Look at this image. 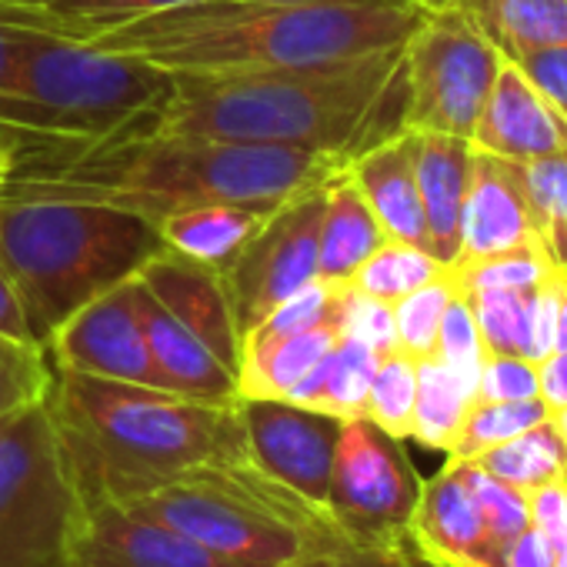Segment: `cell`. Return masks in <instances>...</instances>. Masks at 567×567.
<instances>
[{
	"label": "cell",
	"mask_w": 567,
	"mask_h": 567,
	"mask_svg": "<svg viewBox=\"0 0 567 567\" xmlns=\"http://www.w3.org/2000/svg\"><path fill=\"white\" fill-rule=\"evenodd\" d=\"M408 534L434 567H494L501 554L487 537L467 481V461L461 457H447V464L421 484Z\"/></svg>",
	"instance_id": "cell-16"
},
{
	"label": "cell",
	"mask_w": 567,
	"mask_h": 567,
	"mask_svg": "<svg viewBox=\"0 0 567 567\" xmlns=\"http://www.w3.org/2000/svg\"><path fill=\"white\" fill-rule=\"evenodd\" d=\"M0 334L11 338V341H21V344H38V338L31 331V321L24 315V305L18 298V288H14V280L8 277L4 264H0Z\"/></svg>",
	"instance_id": "cell-47"
},
{
	"label": "cell",
	"mask_w": 567,
	"mask_h": 567,
	"mask_svg": "<svg viewBox=\"0 0 567 567\" xmlns=\"http://www.w3.org/2000/svg\"><path fill=\"white\" fill-rule=\"evenodd\" d=\"M421 477L401 441L368 417L341 421L328 511L358 544H411L408 524L421 497Z\"/></svg>",
	"instance_id": "cell-10"
},
{
	"label": "cell",
	"mask_w": 567,
	"mask_h": 567,
	"mask_svg": "<svg viewBox=\"0 0 567 567\" xmlns=\"http://www.w3.org/2000/svg\"><path fill=\"white\" fill-rule=\"evenodd\" d=\"M157 224L97 200L8 184L0 194V264L38 344L78 308L131 280L161 250Z\"/></svg>",
	"instance_id": "cell-5"
},
{
	"label": "cell",
	"mask_w": 567,
	"mask_h": 567,
	"mask_svg": "<svg viewBox=\"0 0 567 567\" xmlns=\"http://www.w3.org/2000/svg\"><path fill=\"white\" fill-rule=\"evenodd\" d=\"M530 527H537L557 550L567 547V481L540 484L527 491Z\"/></svg>",
	"instance_id": "cell-45"
},
{
	"label": "cell",
	"mask_w": 567,
	"mask_h": 567,
	"mask_svg": "<svg viewBox=\"0 0 567 567\" xmlns=\"http://www.w3.org/2000/svg\"><path fill=\"white\" fill-rule=\"evenodd\" d=\"M48 408L81 507L141 501L190 467L247 457L237 401L54 371Z\"/></svg>",
	"instance_id": "cell-4"
},
{
	"label": "cell",
	"mask_w": 567,
	"mask_h": 567,
	"mask_svg": "<svg viewBox=\"0 0 567 567\" xmlns=\"http://www.w3.org/2000/svg\"><path fill=\"white\" fill-rule=\"evenodd\" d=\"M348 174L381 220L388 240L427 250V224L414 171V137L401 131L348 161Z\"/></svg>",
	"instance_id": "cell-19"
},
{
	"label": "cell",
	"mask_w": 567,
	"mask_h": 567,
	"mask_svg": "<svg viewBox=\"0 0 567 567\" xmlns=\"http://www.w3.org/2000/svg\"><path fill=\"white\" fill-rule=\"evenodd\" d=\"M550 260L540 244L517 247L487 257H457L447 264V277L454 280L457 295H484V291H514V288H537L550 274Z\"/></svg>",
	"instance_id": "cell-32"
},
{
	"label": "cell",
	"mask_w": 567,
	"mask_h": 567,
	"mask_svg": "<svg viewBox=\"0 0 567 567\" xmlns=\"http://www.w3.org/2000/svg\"><path fill=\"white\" fill-rule=\"evenodd\" d=\"M341 298H344V284L315 277L311 284H305L301 291H295L291 298H284L277 308H270L240 338V351L264 348V344H274V341H284V338H295V334H305V331L321 328V324H331V321L338 324Z\"/></svg>",
	"instance_id": "cell-30"
},
{
	"label": "cell",
	"mask_w": 567,
	"mask_h": 567,
	"mask_svg": "<svg viewBox=\"0 0 567 567\" xmlns=\"http://www.w3.org/2000/svg\"><path fill=\"white\" fill-rule=\"evenodd\" d=\"M471 147L527 164L567 151V121L504 58L471 131Z\"/></svg>",
	"instance_id": "cell-18"
},
{
	"label": "cell",
	"mask_w": 567,
	"mask_h": 567,
	"mask_svg": "<svg viewBox=\"0 0 567 567\" xmlns=\"http://www.w3.org/2000/svg\"><path fill=\"white\" fill-rule=\"evenodd\" d=\"M537 398L547 404V411L567 404V351H550L544 361H537Z\"/></svg>",
	"instance_id": "cell-48"
},
{
	"label": "cell",
	"mask_w": 567,
	"mask_h": 567,
	"mask_svg": "<svg viewBox=\"0 0 567 567\" xmlns=\"http://www.w3.org/2000/svg\"><path fill=\"white\" fill-rule=\"evenodd\" d=\"M270 210L274 207L257 204H200L174 210L154 224L167 250L197 260L210 270H224L237 257V250L257 234Z\"/></svg>",
	"instance_id": "cell-23"
},
{
	"label": "cell",
	"mask_w": 567,
	"mask_h": 567,
	"mask_svg": "<svg viewBox=\"0 0 567 567\" xmlns=\"http://www.w3.org/2000/svg\"><path fill=\"white\" fill-rule=\"evenodd\" d=\"M78 514L48 398L0 417V567H68Z\"/></svg>",
	"instance_id": "cell-8"
},
{
	"label": "cell",
	"mask_w": 567,
	"mask_h": 567,
	"mask_svg": "<svg viewBox=\"0 0 567 567\" xmlns=\"http://www.w3.org/2000/svg\"><path fill=\"white\" fill-rule=\"evenodd\" d=\"M411 137L427 224V254L447 267L461 254V207L471 174V141L431 131H411Z\"/></svg>",
	"instance_id": "cell-20"
},
{
	"label": "cell",
	"mask_w": 567,
	"mask_h": 567,
	"mask_svg": "<svg viewBox=\"0 0 567 567\" xmlns=\"http://www.w3.org/2000/svg\"><path fill=\"white\" fill-rule=\"evenodd\" d=\"M288 567H434L414 544H358L348 540L334 550L311 554Z\"/></svg>",
	"instance_id": "cell-41"
},
{
	"label": "cell",
	"mask_w": 567,
	"mask_h": 567,
	"mask_svg": "<svg viewBox=\"0 0 567 567\" xmlns=\"http://www.w3.org/2000/svg\"><path fill=\"white\" fill-rule=\"evenodd\" d=\"M247 457L315 504L328 501L341 421L280 398H237ZM328 507V504H324Z\"/></svg>",
	"instance_id": "cell-13"
},
{
	"label": "cell",
	"mask_w": 567,
	"mask_h": 567,
	"mask_svg": "<svg viewBox=\"0 0 567 567\" xmlns=\"http://www.w3.org/2000/svg\"><path fill=\"white\" fill-rule=\"evenodd\" d=\"M554 351H567V274H560L557 318H554Z\"/></svg>",
	"instance_id": "cell-50"
},
{
	"label": "cell",
	"mask_w": 567,
	"mask_h": 567,
	"mask_svg": "<svg viewBox=\"0 0 567 567\" xmlns=\"http://www.w3.org/2000/svg\"><path fill=\"white\" fill-rule=\"evenodd\" d=\"M434 358L441 364H447L457 378H464L477 391V374H481V364H484V341H481L474 311H471L464 295H454L444 318H441Z\"/></svg>",
	"instance_id": "cell-38"
},
{
	"label": "cell",
	"mask_w": 567,
	"mask_h": 567,
	"mask_svg": "<svg viewBox=\"0 0 567 567\" xmlns=\"http://www.w3.org/2000/svg\"><path fill=\"white\" fill-rule=\"evenodd\" d=\"M328 177L305 184L291 197H284L264 217L257 234L237 250V257L224 270H217L240 338L270 308H277L284 298H291L295 291H301L305 284H311L318 277L324 181Z\"/></svg>",
	"instance_id": "cell-11"
},
{
	"label": "cell",
	"mask_w": 567,
	"mask_h": 567,
	"mask_svg": "<svg viewBox=\"0 0 567 567\" xmlns=\"http://www.w3.org/2000/svg\"><path fill=\"white\" fill-rule=\"evenodd\" d=\"M134 277L174 321H181L194 338H200L207 351L237 378L240 331L217 270L161 247L151 260L141 264Z\"/></svg>",
	"instance_id": "cell-15"
},
{
	"label": "cell",
	"mask_w": 567,
	"mask_h": 567,
	"mask_svg": "<svg viewBox=\"0 0 567 567\" xmlns=\"http://www.w3.org/2000/svg\"><path fill=\"white\" fill-rule=\"evenodd\" d=\"M24 154H28V144H24L18 134H11V131L0 127V194H4L8 184L14 181V174H18Z\"/></svg>",
	"instance_id": "cell-49"
},
{
	"label": "cell",
	"mask_w": 567,
	"mask_h": 567,
	"mask_svg": "<svg viewBox=\"0 0 567 567\" xmlns=\"http://www.w3.org/2000/svg\"><path fill=\"white\" fill-rule=\"evenodd\" d=\"M554 567H567V547H560V550H557V557H554Z\"/></svg>",
	"instance_id": "cell-52"
},
{
	"label": "cell",
	"mask_w": 567,
	"mask_h": 567,
	"mask_svg": "<svg viewBox=\"0 0 567 567\" xmlns=\"http://www.w3.org/2000/svg\"><path fill=\"white\" fill-rule=\"evenodd\" d=\"M550 411L540 398L534 401H474L464 414V424L447 451V457L474 461L484 451L530 431L534 424L547 421Z\"/></svg>",
	"instance_id": "cell-33"
},
{
	"label": "cell",
	"mask_w": 567,
	"mask_h": 567,
	"mask_svg": "<svg viewBox=\"0 0 567 567\" xmlns=\"http://www.w3.org/2000/svg\"><path fill=\"white\" fill-rule=\"evenodd\" d=\"M530 220L554 270L567 274V151L524 164Z\"/></svg>",
	"instance_id": "cell-28"
},
{
	"label": "cell",
	"mask_w": 567,
	"mask_h": 567,
	"mask_svg": "<svg viewBox=\"0 0 567 567\" xmlns=\"http://www.w3.org/2000/svg\"><path fill=\"white\" fill-rule=\"evenodd\" d=\"M474 388L457 378L437 358L417 361V401H414V427L411 437L431 451H451L467 408L474 404Z\"/></svg>",
	"instance_id": "cell-26"
},
{
	"label": "cell",
	"mask_w": 567,
	"mask_h": 567,
	"mask_svg": "<svg viewBox=\"0 0 567 567\" xmlns=\"http://www.w3.org/2000/svg\"><path fill=\"white\" fill-rule=\"evenodd\" d=\"M474 464L524 494L540 484L567 481V447H564L557 427L550 424V417L534 424L530 431L484 451L481 457H474Z\"/></svg>",
	"instance_id": "cell-27"
},
{
	"label": "cell",
	"mask_w": 567,
	"mask_h": 567,
	"mask_svg": "<svg viewBox=\"0 0 567 567\" xmlns=\"http://www.w3.org/2000/svg\"><path fill=\"white\" fill-rule=\"evenodd\" d=\"M137 308L144 338L151 348V361L167 391L210 401V404H234L237 401V378L227 371L200 338H194L181 321H174L137 280Z\"/></svg>",
	"instance_id": "cell-21"
},
{
	"label": "cell",
	"mask_w": 567,
	"mask_h": 567,
	"mask_svg": "<svg viewBox=\"0 0 567 567\" xmlns=\"http://www.w3.org/2000/svg\"><path fill=\"white\" fill-rule=\"evenodd\" d=\"M54 381V364L41 344H21L0 334V417L44 401Z\"/></svg>",
	"instance_id": "cell-37"
},
{
	"label": "cell",
	"mask_w": 567,
	"mask_h": 567,
	"mask_svg": "<svg viewBox=\"0 0 567 567\" xmlns=\"http://www.w3.org/2000/svg\"><path fill=\"white\" fill-rule=\"evenodd\" d=\"M341 338H354L368 344L378 358L398 351V328H394V305L374 301L358 295L351 284H344V298L338 311Z\"/></svg>",
	"instance_id": "cell-40"
},
{
	"label": "cell",
	"mask_w": 567,
	"mask_h": 567,
	"mask_svg": "<svg viewBox=\"0 0 567 567\" xmlns=\"http://www.w3.org/2000/svg\"><path fill=\"white\" fill-rule=\"evenodd\" d=\"M550 424L557 427V434H560V441H564V447H567V404L557 408V411H550Z\"/></svg>",
	"instance_id": "cell-51"
},
{
	"label": "cell",
	"mask_w": 567,
	"mask_h": 567,
	"mask_svg": "<svg viewBox=\"0 0 567 567\" xmlns=\"http://www.w3.org/2000/svg\"><path fill=\"white\" fill-rule=\"evenodd\" d=\"M444 274V264L437 257H431L421 247L401 244V240H384L361 267L358 274L348 280L351 288L364 298L384 301V305H398L401 298H408L411 291L424 288V284L437 280Z\"/></svg>",
	"instance_id": "cell-29"
},
{
	"label": "cell",
	"mask_w": 567,
	"mask_h": 567,
	"mask_svg": "<svg viewBox=\"0 0 567 567\" xmlns=\"http://www.w3.org/2000/svg\"><path fill=\"white\" fill-rule=\"evenodd\" d=\"M137 504L237 567H288L351 540L324 504L250 457L190 467Z\"/></svg>",
	"instance_id": "cell-6"
},
{
	"label": "cell",
	"mask_w": 567,
	"mask_h": 567,
	"mask_svg": "<svg viewBox=\"0 0 567 567\" xmlns=\"http://www.w3.org/2000/svg\"><path fill=\"white\" fill-rule=\"evenodd\" d=\"M41 31H24L14 24H0V127L18 134L14 127V84H18V64L31 38ZM21 137V134H18Z\"/></svg>",
	"instance_id": "cell-44"
},
{
	"label": "cell",
	"mask_w": 567,
	"mask_h": 567,
	"mask_svg": "<svg viewBox=\"0 0 567 567\" xmlns=\"http://www.w3.org/2000/svg\"><path fill=\"white\" fill-rule=\"evenodd\" d=\"M454 295H457V288H454V280L447 277V267H444V274L437 280H431V284H424V288L411 291L408 298H401L394 305L398 351L411 354L414 361L434 358L437 328H441V318H444Z\"/></svg>",
	"instance_id": "cell-36"
},
{
	"label": "cell",
	"mask_w": 567,
	"mask_h": 567,
	"mask_svg": "<svg viewBox=\"0 0 567 567\" xmlns=\"http://www.w3.org/2000/svg\"><path fill=\"white\" fill-rule=\"evenodd\" d=\"M404 107V48H394L308 68L171 74L167 97L117 137H210L351 161L401 134Z\"/></svg>",
	"instance_id": "cell-1"
},
{
	"label": "cell",
	"mask_w": 567,
	"mask_h": 567,
	"mask_svg": "<svg viewBox=\"0 0 567 567\" xmlns=\"http://www.w3.org/2000/svg\"><path fill=\"white\" fill-rule=\"evenodd\" d=\"M388 240L381 220L368 207L364 194L348 174V164L324 181V217H321V250L318 277L348 284L358 267Z\"/></svg>",
	"instance_id": "cell-22"
},
{
	"label": "cell",
	"mask_w": 567,
	"mask_h": 567,
	"mask_svg": "<svg viewBox=\"0 0 567 567\" xmlns=\"http://www.w3.org/2000/svg\"><path fill=\"white\" fill-rule=\"evenodd\" d=\"M167 91L171 74L151 61L34 34L18 64L14 127L28 151H78L117 137Z\"/></svg>",
	"instance_id": "cell-7"
},
{
	"label": "cell",
	"mask_w": 567,
	"mask_h": 567,
	"mask_svg": "<svg viewBox=\"0 0 567 567\" xmlns=\"http://www.w3.org/2000/svg\"><path fill=\"white\" fill-rule=\"evenodd\" d=\"M378 354L354 341V338H338V344L324 354V361H318L315 371H308L291 391V401L321 414H331L338 421H354L364 417V404H368V391H371V378L378 371Z\"/></svg>",
	"instance_id": "cell-24"
},
{
	"label": "cell",
	"mask_w": 567,
	"mask_h": 567,
	"mask_svg": "<svg viewBox=\"0 0 567 567\" xmlns=\"http://www.w3.org/2000/svg\"><path fill=\"white\" fill-rule=\"evenodd\" d=\"M534 220L524 184V164L471 147V174L461 207V254L487 257L534 247Z\"/></svg>",
	"instance_id": "cell-17"
},
{
	"label": "cell",
	"mask_w": 567,
	"mask_h": 567,
	"mask_svg": "<svg viewBox=\"0 0 567 567\" xmlns=\"http://www.w3.org/2000/svg\"><path fill=\"white\" fill-rule=\"evenodd\" d=\"M537 87V94L567 121V44L534 48L507 58Z\"/></svg>",
	"instance_id": "cell-43"
},
{
	"label": "cell",
	"mask_w": 567,
	"mask_h": 567,
	"mask_svg": "<svg viewBox=\"0 0 567 567\" xmlns=\"http://www.w3.org/2000/svg\"><path fill=\"white\" fill-rule=\"evenodd\" d=\"M467 481H471V491L477 497V507H481L487 537L501 550L514 534H520L530 524L527 494L517 491V487H511V484H504V481H497V477H491L474 461H467Z\"/></svg>",
	"instance_id": "cell-39"
},
{
	"label": "cell",
	"mask_w": 567,
	"mask_h": 567,
	"mask_svg": "<svg viewBox=\"0 0 567 567\" xmlns=\"http://www.w3.org/2000/svg\"><path fill=\"white\" fill-rule=\"evenodd\" d=\"M484 354L504 358H527L530 361V328H534V305L537 288H514V291H484L467 298Z\"/></svg>",
	"instance_id": "cell-31"
},
{
	"label": "cell",
	"mask_w": 567,
	"mask_h": 567,
	"mask_svg": "<svg viewBox=\"0 0 567 567\" xmlns=\"http://www.w3.org/2000/svg\"><path fill=\"white\" fill-rule=\"evenodd\" d=\"M68 567H237L171 527L137 501L87 504L78 514Z\"/></svg>",
	"instance_id": "cell-14"
},
{
	"label": "cell",
	"mask_w": 567,
	"mask_h": 567,
	"mask_svg": "<svg viewBox=\"0 0 567 567\" xmlns=\"http://www.w3.org/2000/svg\"><path fill=\"white\" fill-rule=\"evenodd\" d=\"M18 4H31V8L54 14L58 21L71 28L74 41L87 44L114 28H124L131 21H141L161 11L184 8V4H197V0H18Z\"/></svg>",
	"instance_id": "cell-35"
},
{
	"label": "cell",
	"mask_w": 567,
	"mask_h": 567,
	"mask_svg": "<svg viewBox=\"0 0 567 567\" xmlns=\"http://www.w3.org/2000/svg\"><path fill=\"white\" fill-rule=\"evenodd\" d=\"M554 557H557V547L537 527L527 524L520 534H514L501 547L494 567H554Z\"/></svg>",
	"instance_id": "cell-46"
},
{
	"label": "cell",
	"mask_w": 567,
	"mask_h": 567,
	"mask_svg": "<svg viewBox=\"0 0 567 567\" xmlns=\"http://www.w3.org/2000/svg\"><path fill=\"white\" fill-rule=\"evenodd\" d=\"M534 398H537V364L534 361L484 354L474 401H534Z\"/></svg>",
	"instance_id": "cell-42"
},
{
	"label": "cell",
	"mask_w": 567,
	"mask_h": 567,
	"mask_svg": "<svg viewBox=\"0 0 567 567\" xmlns=\"http://www.w3.org/2000/svg\"><path fill=\"white\" fill-rule=\"evenodd\" d=\"M424 18L421 0H197L87 44L167 74L270 71L404 48Z\"/></svg>",
	"instance_id": "cell-2"
},
{
	"label": "cell",
	"mask_w": 567,
	"mask_h": 567,
	"mask_svg": "<svg viewBox=\"0 0 567 567\" xmlns=\"http://www.w3.org/2000/svg\"><path fill=\"white\" fill-rule=\"evenodd\" d=\"M501 61V51L457 11L427 8L424 24L404 44V131L471 141Z\"/></svg>",
	"instance_id": "cell-9"
},
{
	"label": "cell",
	"mask_w": 567,
	"mask_h": 567,
	"mask_svg": "<svg viewBox=\"0 0 567 567\" xmlns=\"http://www.w3.org/2000/svg\"><path fill=\"white\" fill-rule=\"evenodd\" d=\"M338 324H321L305 334L284 338L264 348L240 351L237 368V398H288V391L324 361V354L338 344Z\"/></svg>",
	"instance_id": "cell-25"
},
{
	"label": "cell",
	"mask_w": 567,
	"mask_h": 567,
	"mask_svg": "<svg viewBox=\"0 0 567 567\" xmlns=\"http://www.w3.org/2000/svg\"><path fill=\"white\" fill-rule=\"evenodd\" d=\"M341 164L348 161L301 147L134 134L61 154L28 151L14 184L161 220L200 204L277 207Z\"/></svg>",
	"instance_id": "cell-3"
},
{
	"label": "cell",
	"mask_w": 567,
	"mask_h": 567,
	"mask_svg": "<svg viewBox=\"0 0 567 567\" xmlns=\"http://www.w3.org/2000/svg\"><path fill=\"white\" fill-rule=\"evenodd\" d=\"M414 401H417V361L404 351L384 354L371 378L364 417L378 424L384 434L408 441L414 427Z\"/></svg>",
	"instance_id": "cell-34"
},
{
	"label": "cell",
	"mask_w": 567,
	"mask_h": 567,
	"mask_svg": "<svg viewBox=\"0 0 567 567\" xmlns=\"http://www.w3.org/2000/svg\"><path fill=\"white\" fill-rule=\"evenodd\" d=\"M44 351L54 371L167 391L144 338L137 308V277L78 308L64 324H58Z\"/></svg>",
	"instance_id": "cell-12"
}]
</instances>
